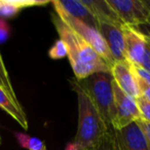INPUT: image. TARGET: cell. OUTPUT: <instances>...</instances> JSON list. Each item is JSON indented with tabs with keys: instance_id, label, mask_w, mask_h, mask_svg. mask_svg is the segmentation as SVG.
<instances>
[{
	"instance_id": "1",
	"label": "cell",
	"mask_w": 150,
	"mask_h": 150,
	"mask_svg": "<svg viewBox=\"0 0 150 150\" xmlns=\"http://www.w3.org/2000/svg\"><path fill=\"white\" fill-rule=\"evenodd\" d=\"M50 17L60 39L67 46L69 62L76 79H83L98 72H110V66L79 34L64 23L56 13Z\"/></svg>"
},
{
	"instance_id": "2",
	"label": "cell",
	"mask_w": 150,
	"mask_h": 150,
	"mask_svg": "<svg viewBox=\"0 0 150 150\" xmlns=\"http://www.w3.org/2000/svg\"><path fill=\"white\" fill-rule=\"evenodd\" d=\"M72 88L77 94L78 102V127L74 143L80 150H92L105 136L114 131L107 127L88 95L77 86Z\"/></svg>"
},
{
	"instance_id": "3",
	"label": "cell",
	"mask_w": 150,
	"mask_h": 150,
	"mask_svg": "<svg viewBox=\"0 0 150 150\" xmlns=\"http://www.w3.org/2000/svg\"><path fill=\"white\" fill-rule=\"evenodd\" d=\"M113 77L110 72H98L83 79H70L71 86L79 88L91 99L99 114L110 131L114 119V94L112 88Z\"/></svg>"
},
{
	"instance_id": "4",
	"label": "cell",
	"mask_w": 150,
	"mask_h": 150,
	"mask_svg": "<svg viewBox=\"0 0 150 150\" xmlns=\"http://www.w3.org/2000/svg\"><path fill=\"white\" fill-rule=\"evenodd\" d=\"M54 9V13L58 15V17L62 20L64 23H66L71 29H73L77 34H79L91 46H93L95 50L101 56V58L107 63V64L111 66L115 63L113 60V57L111 54L110 50H109L108 46H107L106 42H105L104 38L100 34V32L95 28L91 27V26L86 25V23L79 21L76 18L71 17L67 13H65L54 1H50Z\"/></svg>"
},
{
	"instance_id": "5",
	"label": "cell",
	"mask_w": 150,
	"mask_h": 150,
	"mask_svg": "<svg viewBox=\"0 0 150 150\" xmlns=\"http://www.w3.org/2000/svg\"><path fill=\"white\" fill-rule=\"evenodd\" d=\"M125 25L140 29L150 19V11L143 0H107Z\"/></svg>"
},
{
	"instance_id": "6",
	"label": "cell",
	"mask_w": 150,
	"mask_h": 150,
	"mask_svg": "<svg viewBox=\"0 0 150 150\" xmlns=\"http://www.w3.org/2000/svg\"><path fill=\"white\" fill-rule=\"evenodd\" d=\"M112 88L115 111L112 125L114 129H121L140 119L141 115L135 98L122 92L114 80L112 81Z\"/></svg>"
},
{
	"instance_id": "7",
	"label": "cell",
	"mask_w": 150,
	"mask_h": 150,
	"mask_svg": "<svg viewBox=\"0 0 150 150\" xmlns=\"http://www.w3.org/2000/svg\"><path fill=\"white\" fill-rule=\"evenodd\" d=\"M125 39V60L133 65L140 66L145 54L146 35L137 28L129 25L121 27Z\"/></svg>"
},
{
	"instance_id": "8",
	"label": "cell",
	"mask_w": 150,
	"mask_h": 150,
	"mask_svg": "<svg viewBox=\"0 0 150 150\" xmlns=\"http://www.w3.org/2000/svg\"><path fill=\"white\" fill-rule=\"evenodd\" d=\"M115 150H149L143 133L137 122L113 132Z\"/></svg>"
},
{
	"instance_id": "9",
	"label": "cell",
	"mask_w": 150,
	"mask_h": 150,
	"mask_svg": "<svg viewBox=\"0 0 150 150\" xmlns=\"http://www.w3.org/2000/svg\"><path fill=\"white\" fill-rule=\"evenodd\" d=\"M110 73L113 80L127 95L137 99L140 97V91L136 76L133 72L132 66L127 61L115 62L111 66Z\"/></svg>"
},
{
	"instance_id": "10",
	"label": "cell",
	"mask_w": 150,
	"mask_h": 150,
	"mask_svg": "<svg viewBox=\"0 0 150 150\" xmlns=\"http://www.w3.org/2000/svg\"><path fill=\"white\" fill-rule=\"evenodd\" d=\"M98 31L104 38L109 50L115 62H123L125 54V39L121 27L109 23H98Z\"/></svg>"
},
{
	"instance_id": "11",
	"label": "cell",
	"mask_w": 150,
	"mask_h": 150,
	"mask_svg": "<svg viewBox=\"0 0 150 150\" xmlns=\"http://www.w3.org/2000/svg\"><path fill=\"white\" fill-rule=\"evenodd\" d=\"M81 2L88 7L98 23H109L118 27L125 25L112 7L108 4L107 0H81Z\"/></svg>"
},
{
	"instance_id": "12",
	"label": "cell",
	"mask_w": 150,
	"mask_h": 150,
	"mask_svg": "<svg viewBox=\"0 0 150 150\" xmlns=\"http://www.w3.org/2000/svg\"><path fill=\"white\" fill-rule=\"evenodd\" d=\"M54 2L71 17L76 18L86 25L98 30V22L88 7L81 2V0H56Z\"/></svg>"
},
{
	"instance_id": "13",
	"label": "cell",
	"mask_w": 150,
	"mask_h": 150,
	"mask_svg": "<svg viewBox=\"0 0 150 150\" xmlns=\"http://www.w3.org/2000/svg\"><path fill=\"white\" fill-rule=\"evenodd\" d=\"M0 108L11 115L24 129L27 131L28 120L23 107L21 104L15 102L1 86H0Z\"/></svg>"
},
{
	"instance_id": "14",
	"label": "cell",
	"mask_w": 150,
	"mask_h": 150,
	"mask_svg": "<svg viewBox=\"0 0 150 150\" xmlns=\"http://www.w3.org/2000/svg\"><path fill=\"white\" fill-rule=\"evenodd\" d=\"M50 1L47 0H1V7H0V17L2 19H11L17 16L22 9L27 7L38 6V5H45Z\"/></svg>"
},
{
	"instance_id": "15",
	"label": "cell",
	"mask_w": 150,
	"mask_h": 150,
	"mask_svg": "<svg viewBox=\"0 0 150 150\" xmlns=\"http://www.w3.org/2000/svg\"><path fill=\"white\" fill-rule=\"evenodd\" d=\"M16 138L18 140V143L23 148L28 150H44L46 149L43 141L36 137H31L27 134L20 133V132H13Z\"/></svg>"
},
{
	"instance_id": "16",
	"label": "cell",
	"mask_w": 150,
	"mask_h": 150,
	"mask_svg": "<svg viewBox=\"0 0 150 150\" xmlns=\"http://www.w3.org/2000/svg\"><path fill=\"white\" fill-rule=\"evenodd\" d=\"M0 79H1V81H2V86H3V88L5 90V92H6L7 94L11 97V99H13L15 102H17V103H19V104H20L19 100H18L17 95H16L13 86H11V78H9L8 72H7L6 68H5L4 63H3L1 54H0Z\"/></svg>"
},
{
	"instance_id": "17",
	"label": "cell",
	"mask_w": 150,
	"mask_h": 150,
	"mask_svg": "<svg viewBox=\"0 0 150 150\" xmlns=\"http://www.w3.org/2000/svg\"><path fill=\"white\" fill-rule=\"evenodd\" d=\"M48 56L52 60H61L66 57H68V52H67V46L64 43V41L61 39H58L54 43V45L48 50Z\"/></svg>"
},
{
	"instance_id": "18",
	"label": "cell",
	"mask_w": 150,
	"mask_h": 150,
	"mask_svg": "<svg viewBox=\"0 0 150 150\" xmlns=\"http://www.w3.org/2000/svg\"><path fill=\"white\" fill-rule=\"evenodd\" d=\"M137 101L138 108L140 111V115H141V119L144 121L150 123V102L144 100L142 97L136 99Z\"/></svg>"
},
{
	"instance_id": "19",
	"label": "cell",
	"mask_w": 150,
	"mask_h": 150,
	"mask_svg": "<svg viewBox=\"0 0 150 150\" xmlns=\"http://www.w3.org/2000/svg\"><path fill=\"white\" fill-rule=\"evenodd\" d=\"M92 150H115L113 133L106 135Z\"/></svg>"
},
{
	"instance_id": "20",
	"label": "cell",
	"mask_w": 150,
	"mask_h": 150,
	"mask_svg": "<svg viewBox=\"0 0 150 150\" xmlns=\"http://www.w3.org/2000/svg\"><path fill=\"white\" fill-rule=\"evenodd\" d=\"M131 64V63H129ZM132 69H133V72L135 74V76L141 81L145 82L146 84H149L150 86V71L146 70L145 68L141 66H138V65H133L131 64Z\"/></svg>"
},
{
	"instance_id": "21",
	"label": "cell",
	"mask_w": 150,
	"mask_h": 150,
	"mask_svg": "<svg viewBox=\"0 0 150 150\" xmlns=\"http://www.w3.org/2000/svg\"><path fill=\"white\" fill-rule=\"evenodd\" d=\"M11 28L5 19L0 18V43H4L11 36Z\"/></svg>"
},
{
	"instance_id": "22",
	"label": "cell",
	"mask_w": 150,
	"mask_h": 150,
	"mask_svg": "<svg viewBox=\"0 0 150 150\" xmlns=\"http://www.w3.org/2000/svg\"><path fill=\"white\" fill-rule=\"evenodd\" d=\"M136 122H137L138 127H140L141 132L143 133L144 138H145V140H146V143H147V146L150 150V123L146 122V121H144L143 119H141V118L138 119Z\"/></svg>"
},
{
	"instance_id": "23",
	"label": "cell",
	"mask_w": 150,
	"mask_h": 150,
	"mask_svg": "<svg viewBox=\"0 0 150 150\" xmlns=\"http://www.w3.org/2000/svg\"><path fill=\"white\" fill-rule=\"evenodd\" d=\"M146 35V34H145ZM141 67L145 68L146 70L150 71V36L146 35V44H145V54L142 61Z\"/></svg>"
},
{
	"instance_id": "24",
	"label": "cell",
	"mask_w": 150,
	"mask_h": 150,
	"mask_svg": "<svg viewBox=\"0 0 150 150\" xmlns=\"http://www.w3.org/2000/svg\"><path fill=\"white\" fill-rule=\"evenodd\" d=\"M137 82H138V86H139V91H140V97L144 99V100L150 102V86L149 84H146L145 82L139 80L137 77Z\"/></svg>"
},
{
	"instance_id": "25",
	"label": "cell",
	"mask_w": 150,
	"mask_h": 150,
	"mask_svg": "<svg viewBox=\"0 0 150 150\" xmlns=\"http://www.w3.org/2000/svg\"><path fill=\"white\" fill-rule=\"evenodd\" d=\"M139 30L141 32H143L144 34H146V35L150 36V19H149V21H148V23L146 24V25L142 26Z\"/></svg>"
},
{
	"instance_id": "26",
	"label": "cell",
	"mask_w": 150,
	"mask_h": 150,
	"mask_svg": "<svg viewBox=\"0 0 150 150\" xmlns=\"http://www.w3.org/2000/svg\"><path fill=\"white\" fill-rule=\"evenodd\" d=\"M65 150H80V149L74 142H71V143L67 144L66 147H65Z\"/></svg>"
},
{
	"instance_id": "27",
	"label": "cell",
	"mask_w": 150,
	"mask_h": 150,
	"mask_svg": "<svg viewBox=\"0 0 150 150\" xmlns=\"http://www.w3.org/2000/svg\"><path fill=\"white\" fill-rule=\"evenodd\" d=\"M144 1V3H145V5L147 6V8L149 9V11H150V0H143Z\"/></svg>"
},
{
	"instance_id": "28",
	"label": "cell",
	"mask_w": 150,
	"mask_h": 150,
	"mask_svg": "<svg viewBox=\"0 0 150 150\" xmlns=\"http://www.w3.org/2000/svg\"><path fill=\"white\" fill-rule=\"evenodd\" d=\"M0 86H2V81H1V79H0ZM2 88H3V86H2Z\"/></svg>"
},
{
	"instance_id": "29",
	"label": "cell",
	"mask_w": 150,
	"mask_h": 150,
	"mask_svg": "<svg viewBox=\"0 0 150 150\" xmlns=\"http://www.w3.org/2000/svg\"><path fill=\"white\" fill-rule=\"evenodd\" d=\"M0 7H1V0H0Z\"/></svg>"
},
{
	"instance_id": "30",
	"label": "cell",
	"mask_w": 150,
	"mask_h": 150,
	"mask_svg": "<svg viewBox=\"0 0 150 150\" xmlns=\"http://www.w3.org/2000/svg\"><path fill=\"white\" fill-rule=\"evenodd\" d=\"M0 141H1V136H0Z\"/></svg>"
},
{
	"instance_id": "31",
	"label": "cell",
	"mask_w": 150,
	"mask_h": 150,
	"mask_svg": "<svg viewBox=\"0 0 150 150\" xmlns=\"http://www.w3.org/2000/svg\"><path fill=\"white\" fill-rule=\"evenodd\" d=\"M0 144H1V141H0Z\"/></svg>"
},
{
	"instance_id": "32",
	"label": "cell",
	"mask_w": 150,
	"mask_h": 150,
	"mask_svg": "<svg viewBox=\"0 0 150 150\" xmlns=\"http://www.w3.org/2000/svg\"><path fill=\"white\" fill-rule=\"evenodd\" d=\"M44 150H46V149H44Z\"/></svg>"
}]
</instances>
